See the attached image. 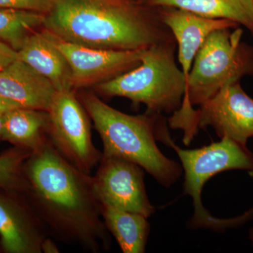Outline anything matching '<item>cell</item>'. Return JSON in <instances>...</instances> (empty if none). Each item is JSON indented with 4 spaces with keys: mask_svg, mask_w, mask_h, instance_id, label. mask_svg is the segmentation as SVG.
Masks as SVG:
<instances>
[{
    "mask_svg": "<svg viewBox=\"0 0 253 253\" xmlns=\"http://www.w3.org/2000/svg\"><path fill=\"white\" fill-rule=\"evenodd\" d=\"M3 124H4V113H0V141L2 140Z\"/></svg>",
    "mask_w": 253,
    "mask_h": 253,
    "instance_id": "23",
    "label": "cell"
},
{
    "mask_svg": "<svg viewBox=\"0 0 253 253\" xmlns=\"http://www.w3.org/2000/svg\"></svg>",
    "mask_w": 253,
    "mask_h": 253,
    "instance_id": "25",
    "label": "cell"
},
{
    "mask_svg": "<svg viewBox=\"0 0 253 253\" xmlns=\"http://www.w3.org/2000/svg\"><path fill=\"white\" fill-rule=\"evenodd\" d=\"M16 59H18L17 51L0 40V72Z\"/></svg>",
    "mask_w": 253,
    "mask_h": 253,
    "instance_id": "20",
    "label": "cell"
},
{
    "mask_svg": "<svg viewBox=\"0 0 253 253\" xmlns=\"http://www.w3.org/2000/svg\"><path fill=\"white\" fill-rule=\"evenodd\" d=\"M48 126L46 111L16 108L4 113L2 140L33 153L49 139Z\"/></svg>",
    "mask_w": 253,
    "mask_h": 253,
    "instance_id": "15",
    "label": "cell"
},
{
    "mask_svg": "<svg viewBox=\"0 0 253 253\" xmlns=\"http://www.w3.org/2000/svg\"><path fill=\"white\" fill-rule=\"evenodd\" d=\"M16 108H20V106L0 95V113H4Z\"/></svg>",
    "mask_w": 253,
    "mask_h": 253,
    "instance_id": "21",
    "label": "cell"
},
{
    "mask_svg": "<svg viewBox=\"0 0 253 253\" xmlns=\"http://www.w3.org/2000/svg\"><path fill=\"white\" fill-rule=\"evenodd\" d=\"M78 99L101 137L103 155L135 163L166 187L179 179L180 165L165 156L156 144L172 141L162 113L131 116L113 109L94 93L81 94Z\"/></svg>",
    "mask_w": 253,
    "mask_h": 253,
    "instance_id": "3",
    "label": "cell"
},
{
    "mask_svg": "<svg viewBox=\"0 0 253 253\" xmlns=\"http://www.w3.org/2000/svg\"><path fill=\"white\" fill-rule=\"evenodd\" d=\"M56 91L49 79L21 60L0 72V95L20 107L47 112Z\"/></svg>",
    "mask_w": 253,
    "mask_h": 253,
    "instance_id": "12",
    "label": "cell"
},
{
    "mask_svg": "<svg viewBox=\"0 0 253 253\" xmlns=\"http://www.w3.org/2000/svg\"><path fill=\"white\" fill-rule=\"evenodd\" d=\"M42 253H59V249H58L54 241L47 237L42 245Z\"/></svg>",
    "mask_w": 253,
    "mask_h": 253,
    "instance_id": "22",
    "label": "cell"
},
{
    "mask_svg": "<svg viewBox=\"0 0 253 253\" xmlns=\"http://www.w3.org/2000/svg\"><path fill=\"white\" fill-rule=\"evenodd\" d=\"M92 176L100 204L149 217L155 212L144 184V169L118 156H104Z\"/></svg>",
    "mask_w": 253,
    "mask_h": 253,
    "instance_id": "8",
    "label": "cell"
},
{
    "mask_svg": "<svg viewBox=\"0 0 253 253\" xmlns=\"http://www.w3.org/2000/svg\"><path fill=\"white\" fill-rule=\"evenodd\" d=\"M24 194L48 232L89 253L111 249V238L95 194L92 176L60 155L48 139L23 166Z\"/></svg>",
    "mask_w": 253,
    "mask_h": 253,
    "instance_id": "1",
    "label": "cell"
},
{
    "mask_svg": "<svg viewBox=\"0 0 253 253\" xmlns=\"http://www.w3.org/2000/svg\"><path fill=\"white\" fill-rule=\"evenodd\" d=\"M44 17L36 11L0 9V40L18 51L33 30L42 26Z\"/></svg>",
    "mask_w": 253,
    "mask_h": 253,
    "instance_id": "17",
    "label": "cell"
},
{
    "mask_svg": "<svg viewBox=\"0 0 253 253\" xmlns=\"http://www.w3.org/2000/svg\"><path fill=\"white\" fill-rule=\"evenodd\" d=\"M175 40L157 43L143 50L140 64L103 82L96 90L107 97L126 98L142 104L147 113H174L181 107L186 80L175 61Z\"/></svg>",
    "mask_w": 253,
    "mask_h": 253,
    "instance_id": "5",
    "label": "cell"
},
{
    "mask_svg": "<svg viewBox=\"0 0 253 253\" xmlns=\"http://www.w3.org/2000/svg\"><path fill=\"white\" fill-rule=\"evenodd\" d=\"M101 212L106 229L114 236L123 253L145 252L150 231L147 217L103 204Z\"/></svg>",
    "mask_w": 253,
    "mask_h": 253,
    "instance_id": "16",
    "label": "cell"
},
{
    "mask_svg": "<svg viewBox=\"0 0 253 253\" xmlns=\"http://www.w3.org/2000/svg\"><path fill=\"white\" fill-rule=\"evenodd\" d=\"M17 52L18 59L49 79L57 90L73 89L67 61L42 32L32 33Z\"/></svg>",
    "mask_w": 253,
    "mask_h": 253,
    "instance_id": "13",
    "label": "cell"
},
{
    "mask_svg": "<svg viewBox=\"0 0 253 253\" xmlns=\"http://www.w3.org/2000/svg\"><path fill=\"white\" fill-rule=\"evenodd\" d=\"M168 146L174 149L180 159L185 173L184 192L193 199L194 213L190 224L191 227L220 229L241 224L248 219L247 214L231 219L212 217L203 206L201 192L206 181L219 172L230 169H246L253 172V154L247 146L222 138L201 149L184 150L173 141Z\"/></svg>",
    "mask_w": 253,
    "mask_h": 253,
    "instance_id": "6",
    "label": "cell"
},
{
    "mask_svg": "<svg viewBox=\"0 0 253 253\" xmlns=\"http://www.w3.org/2000/svg\"><path fill=\"white\" fill-rule=\"evenodd\" d=\"M43 34L66 59L73 89L109 81L139 66L143 50L119 51L96 49L63 41L43 30Z\"/></svg>",
    "mask_w": 253,
    "mask_h": 253,
    "instance_id": "9",
    "label": "cell"
},
{
    "mask_svg": "<svg viewBox=\"0 0 253 253\" xmlns=\"http://www.w3.org/2000/svg\"><path fill=\"white\" fill-rule=\"evenodd\" d=\"M243 34L239 27L213 31L195 56L182 104L168 121L172 129L184 131L186 145L199 129L194 106L202 104L226 84L253 76V47L242 41Z\"/></svg>",
    "mask_w": 253,
    "mask_h": 253,
    "instance_id": "4",
    "label": "cell"
},
{
    "mask_svg": "<svg viewBox=\"0 0 253 253\" xmlns=\"http://www.w3.org/2000/svg\"><path fill=\"white\" fill-rule=\"evenodd\" d=\"M31 151L15 146L0 155V189L24 193L27 181L23 166Z\"/></svg>",
    "mask_w": 253,
    "mask_h": 253,
    "instance_id": "18",
    "label": "cell"
},
{
    "mask_svg": "<svg viewBox=\"0 0 253 253\" xmlns=\"http://www.w3.org/2000/svg\"><path fill=\"white\" fill-rule=\"evenodd\" d=\"M153 7H172L201 17L242 25L253 37V0H141Z\"/></svg>",
    "mask_w": 253,
    "mask_h": 253,
    "instance_id": "14",
    "label": "cell"
},
{
    "mask_svg": "<svg viewBox=\"0 0 253 253\" xmlns=\"http://www.w3.org/2000/svg\"><path fill=\"white\" fill-rule=\"evenodd\" d=\"M250 239H251V241H252L253 246V229L250 231Z\"/></svg>",
    "mask_w": 253,
    "mask_h": 253,
    "instance_id": "24",
    "label": "cell"
},
{
    "mask_svg": "<svg viewBox=\"0 0 253 253\" xmlns=\"http://www.w3.org/2000/svg\"><path fill=\"white\" fill-rule=\"evenodd\" d=\"M48 231L24 193L0 189V246L6 253H42Z\"/></svg>",
    "mask_w": 253,
    "mask_h": 253,
    "instance_id": "11",
    "label": "cell"
},
{
    "mask_svg": "<svg viewBox=\"0 0 253 253\" xmlns=\"http://www.w3.org/2000/svg\"><path fill=\"white\" fill-rule=\"evenodd\" d=\"M44 29L96 49L135 51L174 39L157 7L135 0H52Z\"/></svg>",
    "mask_w": 253,
    "mask_h": 253,
    "instance_id": "2",
    "label": "cell"
},
{
    "mask_svg": "<svg viewBox=\"0 0 253 253\" xmlns=\"http://www.w3.org/2000/svg\"><path fill=\"white\" fill-rule=\"evenodd\" d=\"M197 110L199 128L211 126L217 135L246 146L253 138V99L240 82L223 86Z\"/></svg>",
    "mask_w": 253,
    "mask_h": 253,
    "instance_id": "10",
    "label": "cell"
},
{
    "mask_svg": "<svg viewBox=\"0 0 253 253\" xmlns=\"http://www.w3.org/2000/svg\"><path fill=\"white\" fill-rule=\"evenodd\" d=\"M52 0H0V9H14L47 14L52 8Z\"/></svg>",
    "mask_w": 253,
    "mask_h": 253,
    "instance_id": "19",
    "label": "cell"
},
{
    "mask_svg": "<svg viewBox=\"0 0 253 253\" xmlns=\"http://www.w3.org/2000/svg\"><path fill=\"white\" fill-rule=\"evenodd\" d=\"M47 113L51 144L68 163L91 175L102 153L93 144L90 118L73 89L57 90Z\"/></svg>",
    "mask_w": 253,
    "mask_h": 253,
    "instance_id": "7",
    "label": "cell"
}]
</instances>
